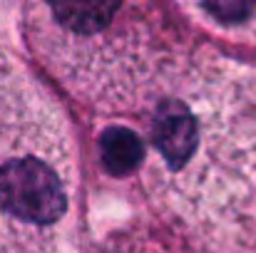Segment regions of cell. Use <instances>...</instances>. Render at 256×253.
I'll list each match as a JSON object with an SVG mask.
<instances>
[{
	"label": "cell",
	"instance_id": "8992f818",
	"mask_svg": "<svg viewBox=\"0 0 256 253\" xmlns=\"http://www.w3.org/2000/svg\"><path fill=\"white\" fill-rule=\"evenodd\" d=\"M97 253H189L184 244L150 229H124L110 236Z\"/></svg>",
	"mask_w": 256,
	"mask_h": 253
},
{
	"label": "cell",
	"instance_id": "5b68a950",
	"mask_svg": "<svg viewBox=\"0 0 256 253\" xmlns=\"http://www.w3.org/2000/svg\"><path fill=\"white\" fill-rule=\"evenodd\" d=\"M102 171L112 179H134L144 162V144L132 124L112 122L97 134Z\"/></svg>",
	"mask_w": 256,
	"mask_h": 253
},
{
	"label": "cell",
	"instance_id": "6da1fadb",
	"mask_svg": "<svg viewBox=\"0 0 256 253\" xmlns=\"http://www.w3.org/2000/svg\"><path fill=\"white\" fill-rule=\"evenodd\" d=\"M147 201L186 244L242 253L256 236V70L196 47L134 117Z\"/></svg>",
	"mask_w": 256,
	"mask_h": 253
},
{
	"label": "cell",
	"instance_id": "3957f363",
	"mask_svg": "<svg viewBox=\"0 0 256 253\" xmlns=\"http://www.w3.org/2000/svg\"><path fill=\"white\" fill-rule=\"evenodd\" d=\"M0 253H78V154L65 112L2 40Z\"/></svg>",
	"mask_w": 256,
	"mask_h": 253
},
{
	"label": "cell",
	"instance_id": "7a4b0ae2",
	"mask_svg": "<svg viewBox=\"0 0 256 253\" xmlns=\"http://www.w3.org/2000/svg\"><path fill=\"white\" fill-rule=\"evenodd\" d=\"M30 52L97 117L140 114L199 47L160 0H35Z\"/></svg>",
	"mask_w": 256,
	"mask_h": 253
},
{
	"label": "cell",
	"instance_id": "277c9868",
	"mask_svg": "<svg viewBox=\"0 0 256 253\" xmlns=\"http://www.w3.org/2000/svg\"><path fill=\"white\" fill-rule=\"evenodd\" d=\"M209 35L256 50V0H170Z\"/></svg>",
	"mask_w": 256,
	"mask_h": 253
}]
</instances>
